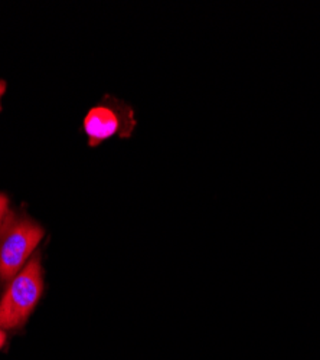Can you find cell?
Returning <instances> with one entry per match:
<instances>
[{
  "instance_id": "cell-6",
  "label": "cell",
  "mask_w": 320,
  "mask_h": 360,
  "mask_svg": "<svg viewBox=\"0 0 320 360\" xmlns=\"http://www.w3.org/2000/svg\"><path fill=\"white\" fill-rule=\"evenodd\" d=\"M5 89H6V84L4 81H0V98H2Z\"/></svg>"
},
{
  "instance_id": "cell-3",
  "label": "cell",
  "mask_w": 320,
  "mask_h": 360,
  "mask_svg": "<svg viewBox=\"0 0 320 360\" xmlns=\"http://www.w3.org/2000/svg\"><path fill=\"white\" fill-rule=\"evenodd\" d=\"M82 126L91 147L113 137L130 139L137 127L136 111L127 101L107 94L89 110Z\"/></svg>"
},
{
  "instance_id": "cell-5",
  "label": "cell",
  "mask_w": 320,
  "mask_h": 360,
  "mask_svg": "<svg viewBox=\"0 0 320 360\" xmlns=\"http://www.w3.org/2000/svg\"><path fill=\"white\" fill-rule=\"evenodd\" d=\"M5 340H6V335L2 328H0V347H2L5 345Z\"/></svg>"
},
{
  "instance_id": "cell-2",
  "label": "cell",
  "mask_w": 320,
  "mask_h": 360,
  "mask_svg": "<svg viewBox=\"0 0 320 360\" xmlns=\"http://www.w3.org/2000/svg\"><path fill=\"white\" fill-rule=\"evenodd\" d=\"M44 291L39 257H34L12 280L0 300V328L22 327L31 316Z\"/></svg>"
},
{
  "instance_id": "cell-1",
  "label": "cell",
  "mask_w": 320,
  "mask_h": 360,
  "mask_svg": "<svg viewBox=\"0 0 320 360\" xmlns=\"http://www.w3.org/2000/svg\"><path fill=\"white\" fill-rule=\"evenodd\" d=\"M44 235V228L25 214H8L0 225V281L13 280L20 273Z\"/></svg>"
},
{
  "instance_id": "cell-4",
  "label": "cell",
  "mask_w": 320,
  "mask_h": 360,
  "mask_svg": "<svg viewBox=\"0 0 320 360\" xmlns=\"http://www.w3.org/2000/svg\"><path fill=\"white\" fill-rule=\"evenodd\" d=\"M8 214H9V199L6 195L0 193V225L4 224Z\"/></svg>"
}]
</instances>
